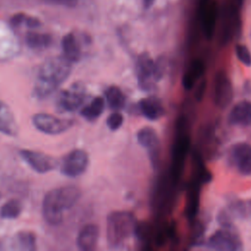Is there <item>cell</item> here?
Returning a JSON list of instances; mask_svg holds the SVG:
<instances>
[{
	"mask_svg": "<svg viewBox=\"0 0 251 251\" xmlns=\"http://www.w3.org/2000/svg\"><path fill=\"white\" fill-rule=\"evenodd\" d=\"M72 63L63 56L46 60L39 68L34 91L37 97L44 98L54 92L70 75Z\"/></svg>",
	"mask_w": 251,
	"mask_h": 251,
	"instance_id": "cell-1",
	"label": "cell"
},
{
	"mask_svg": "<svg viewBox=\"0 0 251 251\" xmlns=\"http://www.w3.org/2000/svg\"><path fill=\"white\" fill-rule=\"evenodd\" d=\"M137 221L126 211H115L107 218V241L112 249L121 248L126 240L137 233Z\"/></svg>",
	"mask_w": 251,
	"mask_h": 251,
	"instance_id": "cell-2",
	"label": "cell"
},
{
	"mask_svg": "<svg viewBox=\"0 0 251 251\" xmlns=\"http://www.w3.org/2000/svg\"><path fill=\"white\" fill-rule=\"evenodd\" d=\"M136 75L139 85L143 89H149L160 79L161 70L147 53H142L136 60Z\"/></svg>",
	"mask_w": 251,
	"mask_h": 251,
	"instance_id": "cell-3",
	"label": "cell"
},
{
	"mask_svg": "<svg viewBox=\"0 0 251 251\" xmlns=\"http://www.w3.org/2000/svg\"><path fill=\"white\" fill-rule=\"evenodd\" d=\"M206 244L215 251H239L241 248L240 239L233 228L216 230Z\"/></svg>",
	"mask_w": 251,
	"mask_h": 251,
	"instance_id": "cell-4",
	"label": "cell"
},
{
	"mask_svg": "<svg viewBox=\"0 0 251 251\" xmlns=\"http://www.w3.org/2000/svg\"><path fill=\"white\" fill-rule=\"evenodd\" d=\"M136 136L138 143L147 150L152 169L156 170L159 167L161 153L160 140L156 131L150 126H145L137 132Z\"/></svg>",
	"mask_w": 251,
	"mask_h": 251,
	"instance_id": "cell-5",
	"label": "cell"
},
{
	"mask_svg": "<svg viewBox=\"0 0 251 251\" xmlns=\"http://www.w3.org/2000/svg\"><path fill=\"white\" fill-rule=\"evenodd\" d=\"M229 161L241 175H251V144L246 142L234 144L229 151Z\"/></svg>",
	"mask_w": 251,
	"mask_h": 251,
	"instance_id": "cell-6",
	"label": "cell"
},
{
	"mask_svg": "<svg viewBox=\"0 0 251 251\" xmlns=\"http://www.w3.org/2000/svg\"><path fill=\"white\" fill-rule=\"evenodd\" d=\"M32 123L39 131L47 134H59L66 131L71 126L70 121L44 113L34 115Z\"/></svg>",
	"mask_w": 251,
	"mask_h": 251,
	"instance_id": "cell-7",
	"label": "cell"
},
{
	"mask_svg": "<svg viewBox=\"0 0 251 251\" xmlns=\"http://www.w3.org/2000/svg\"><path fill=\"white\" fill-rule=\"evenodd\" d=\"M88 166V155L85 151L75 149L71 151L64 159L62 173L68 176L75 177L84 173Z\"/></svg>",
	"mask_w": 251,
	"mask_h": 251,
	"instance_id": "cell-8",
	"label": "cell"
},
{
	"mask_svg": "<svg viewBox=\"0 0 251 251\" xmlns=\"http://www.w3.org/2000/svg\"><path fill=\"white\" fill-rule=\"evenodd\" d=\"M63 205L59 196V189L50 190L44 197L42 212L46 222L51 225H58L63 218Z\"/></svg>",
	"mask_w": 251,
	"mask_h": 251,
	"instance_id": "cell-9",
	"label": "cell"
},
{
	"mask_svg": "<svg viewBox=\"0 0 251 251\" xmlns=\"http://www.w3.org/2000/svg\"><path fill=\"white\" fill-rule=\"evenodd\" d=\"M232 86L228 76L224 72H220L215 76L214 99L217 106L227 107L232 100Z\"/></svg>",
	"mask_w": 251,
	"mask_h": 251,
	"instance_id": "cell-10",
	"label": "cell"
},
{
	"mask_svg": "<svg viewBox=\"0 0 251 251\" xmlns=\"http://www.w3.org/2000/svg\"><path fill=\"white\" fill-rule=\"evenodd\" d=\"M22 158L37 173H47L53 170L56 162L50 156L32 150H21Z\"/></svg>",
	"mask_w": 251,
	"mask_h": 251,
	"instance_id": "cell-11",
	"label": "cell"
},
{
	"mask_svg": "<svg viewBox=\"0 0 251 251\" xmlns=\"http://www.w3.org/2000/svg\"><path fill=\"white\" fill-rule=\"evenodd\" d=\"M84 91L79 85H73L69 89L61 92L59 105L64 111L73 112L77 110L84 101Z\"/></svg>",
	"mask_w": 251,
	"mask_h": 251,
	"instance_id": "cell-12",
	"label": "cell"
},
{
	"mask_svg": "<svg viewBox=\"0 0 251 251\" xmlns=\"http://www.w3.org/2000/svg\"><path fill=\"white\" fill-rule=\"evenodd\" d=\"M99 228L94 224H87L78 232L77 247L79 251H96Z\"/></svg>",
	"mask_w": 251,
	"mask_h": 251,
	"instance_id": "cell-13",
	"label": "cell"
},
{
	"mask_svg": "<svg viewBox=\"0 0 251 251\" xmlns=\"http://www.w3.org/2000/svg\"><path fill=\"white\" fill-rule=\"evenodd\" d=\"M227 120L232 126H251V101L243 100L235 104L230 110Z\"/></svg>",
	"mask_w": 251,
	"mask_h": 251,
	"instance_id": "cell-14",
	"label": "cell"
},
{
	"mask_svg": "<svg viewBox=\"0 0 251 251\" xmlns=\"http://www.w3.org/2000/svg\"><path fill=\"white\" fill-rule=\"evenodd\" d=\"M63 57L70 63L77 62L80 59L81 51L79 43L74 33L66 34L62 39Z\"/></svg>",
	"mask_w": 251,
	"mask_h": 251,
	"instance_id": "cell-15",
	"label": "cell"
},
{
	"mask_svg": "<svg viewBox=\"0 0 251 251\" xmlns=\"http://www.w3.org/2000/svg\"><path fill=\"white\" fill-rule=\"evenodd\" d=\"M140 112L144 117L149 120H157L164 115V108L159 99L155 97H149L142 99L138 103Z\"/></svg>",
	"mask_w": 251,
	"mask_h": 251,
	"instance_id": "cell-16",
	"label": "cell"
},
{
	"mask_svg": "<svg viewBox=\"0 0 251 251\" xmlns=\"http://www.w3.org/2000/svg\"><path fill=\"white\" fill-rule=\"evenodd\" d=\"M17 129V123L11 109L7 104L0 101V132L15 135Z\"/></svg>",
	"mask_w": 251,
	"mask_h": 251,
	"instance_id": "cell-17",
	"label": "cell"
},
{
	"mask_svg": "<svg viewBox=\"0 0 251 251\" xmlns=\"http://www.w3.org/2000/svg\"><path fill=\"white\" fill-rule=\"evenodd\" d=\"M205 67L199 60H195L191 63L190 67L184 73L182 76V85L185 89L189 90L194 85V82L203 75Z\"/></svg>",
	"mask_w": 251,
	"mask_h": 251,
	"instance_id": "cell-18",
	"label": "cell"
},
{
	"mask_svg": "<svg viewBox=\"0 0 251 251\" xmlns=\"http://www.w3.org/2000/svg\"><path fill=\"white\" fill-rule=\"evenodd\" d=\"M105 108V100L104 98L98 96L92 99V101L83 107L80 111V115L88 121L96 120L101 116Z\"/></svg>",
	"mask_w": 251,
	"mask_h": 251,
	"instance_id": "cell-19",
	"label": "cell"
},
{
	"mask_svg": "<svg viewBox=\"0 0 251 251\" xmlns=\"http://www.w3.org/2000/svg\"><path fill=\"white\" fill-rule=\"evenodd\" d=\"M52 42V37L47 33H40L35 31L27 32L25 35L26 45L35 50H41L47 48Z\"/></svg>",
	"mask_w": 251,
	"mask_h": 251,
	"instance_id": "cell-20",
	"label": "cell"
},
{
	"mask_svg": "<svg viewBox=\"0 0 251 251\" xmlns=\"http://www.w3.org/2000/svg\"><path fill=\"white\" fill-rule=\"evenodd\" d=\"M106 102L108 106L113 110H121L126 104V97L118 86H110L105 91Z\"/></svg>",
	"mask_w": 251,
	"mask_h": 251,
	"instance_id": "cell-21",
	"label": "cell"
},
{
	"mask_svg": "<svg viewBox=\"0 0 251 251\" xmlns=\"http://www.w3.org/2000/svg\"><path fill=\"white\" fill-rule=\"evenodd\" d=\"M59 189V196L64 210L75 205L80 196V191L76 186L68 185Z\"/></svg>",
	"mask_w": 251,
	"mask_h": 251,
	"instance_id": "cell-22",
	"label": "cell"
},
{
	"mask_svg": "<svg viewBox=\"0 0 251 251\" xmlns=\"http://www.w3.org/2000/svg\"><path fill=\"white\" fill-rule=\"evenodd\" d=\"M199 209V185L198 183H193L189 187V192L187 196L186 204V216L188 219H194L197 215Z\"/></svg>",
	"mask_w": 251,
	"mask_h": 251,
	"instance_id": "cell-23",
	"label": "cell"
},
{
	"mask_svg": "<svg viewBox=\"0 0 251 251\" xmlns=\"http://www.w3.org/2000/svg\"><path fill=\"white\" fill-rule=\"evenodd\" d=\"M16 251H36L35 237L31 232L21 231L15 237Z\"/></svg>",
	"mask_w": 251,
	"mask_h": 251,
	"instance_id": "cell-24",
	"label": "cell"
},
{
	"mask_svg": "<svg viewBox=\"0 0 251 251\" xmlns=\"http://www.w3.org/2000/svg\"><path fill=\"white\" fill-rule=\"evenodd\" d=\"M230 214L240 219H251V199L232 203L229 207Z\"/></svg>",
	"mask_w": 251,
	"mask_h": 251,
	"instance_id": "cell-25",
	"label": "cell"
},
{
	"mask_svg": "<svg viewBox=\"0 0 251 251\" xmlns=\"http://www.w3.org/2000/svg\"><path fill=\"white\" fill-rule=\"evenodd\" d=\"M22 212V204L19 200L12 199L6 202L0 209V216L4 219H15Z\"/></svg>",
	"mask_w": 251,
	"mask_h": 251,
	"instance_id": "cell-26",
	"label": "cell"
},
{
	"mask_svg": "<svg viewBox=\"0 0 251 251\" xmlns=\"http://www.w3.org/2000/svg\"><path fill=\"white\" fill-rule=\"evenodd\" d=\"M215 10L213 7L209 8L207 13L204 16V21H203V25H204V31L207 37L211 38L213 33H214V27H215Z\"/></svg>",
	"mask_w": 251,
	"mask_h": 251,
	"instance_id": "cell-27",
	"label": "cell"
},
{
	"mask_svg": "<svg viewBox=\"0 0 251 251\" xmlns=\"http://www.w3.org/2000/svg\"><path fill=\"white\" fill-rule=\"evenodd\" d=\"M235 53L237 59L246 66H251V54L249 49L242 44H237L235 47Z\"/></svg>",
	"mask_w": 251,
	"mask_h": 251,
	"instance_id": "cell-28",
	"label": "cell"
},
{
	"mask_svg": "<svg viewBox=\"0 0 251 251\" xmlns=\"http://www.w3.org/2000/svg\"><path fill=\"white\" fill-rule=\"evenodd\" d=\"M124 123V117L119 112L112 113L107 119V126L111 130L119 129Z\"/></svg>",
	"mask_w": 251,
	"mask_h": 251,
	"instance_id": "cell-29",
	"label": "cell"
},
{
	"mask_svg": "<svg viewBox=\"0 0 251 251\" xmlns=\"http://www.w3.org/2000/svg\"><path fill=\"white\" fill-rule=\"evenodd\" d=\"M43 1L48 4L60 5V6H66V7H74L78 2V0H43Z\"/></svg>",
	"mask_w": 251,
	"mask_h": 251,
	"instance_id": "cell-30",
	"label": "cell"
},
{
	"mask_svg": "<svg viewBox=\"0 0 251 251\" xmlns=\"http://www.w3.org/2000/svg\"><path fill=\"white\" fill-rule=\"evenodd\" d=\"M205 89H206V81L203 80L200 83V85L198 86L197 91H196V98H197V100H201V98L203 97V94L205 92Z\"/></svg>",
	"mask_w": 251,
	"mask_h": 251,
	"instance_id": "cell-31",
	"label": "cell"
},
{
	"mask_svg": "<svg viewBox=\"0 0 251 251\" xmlns=\"http://www.w3.org/2000/svg\"><path fill=\"white\" fill-rule=\"evenodd\" d=\"M154 2H155V0H143V7L145 9H149L153 6Z\"/></svg>",
	"mask_w": 251,
	"mask_h": 251,
	"instance_id": "cell-32",
	"label": "cell"
},
{
	"mask_svg": "<svg viewBox=\"0 0 251 251\" xmlns=\"http://www.w3.org/2000/svg\"><path fill=\"white\" fill-rule=\"evenodd\" d=\"M0 251H4V250H3V246H2V243H1V242H0Z\"/></svg>",
	"mask_w": 251,
	"mask_h": 251,
	"instance_id": "cell-33",
	"label": "cell"
}]
</instances>
